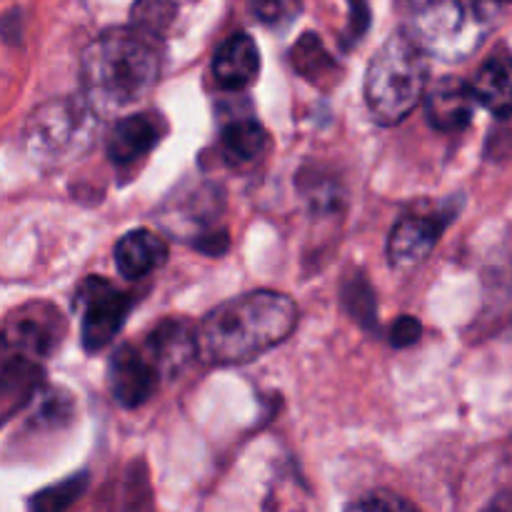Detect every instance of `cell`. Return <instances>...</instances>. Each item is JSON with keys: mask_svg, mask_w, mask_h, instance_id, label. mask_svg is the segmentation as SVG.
<instances>
[{"mask_svg": "<svg viewBox=\"0 0 512 512\" xmlns=\"http://www.w3.org/2000/svg\"><path fill=\"white\" fill-rule=\"evenodd\" d=\"M298 308L275 290H255L210 310L195 330L198 355L213 365H243L293 333Z\"/></svg>", "mask_w": 512, "mask_h": 512, "instance_id": "6da1fadb", "label": "cell"}, {"mask_svg": "<svg viewBox=\"0 0 512 512\" xmlns=\"http://www.w3.org/2000/svg\"><path fill=\"white\" fill-rule=\"evenodd\" d=\"M455 208H433L430 213H408L398 220L388 238V258L395 268L405 270L423 263L438 245L440 235L455 218Z\"/></svg>", "mask_w": 512, "mask_h": 512, "instance_id": "ba28073f", "label": "cell"}, {"mask_svg": "<svg viewBox=\"0 0 512 512\" xmlns=\"http://www.w3.org/2000/svg\"><path fill=\"white\" fill-rule=\"evenodd\" d=\"M65 335V318L53 303H25L0 320V368L35 365L58 350Z\"/></svg>", "mask_w": 512, "mask_h": 512, "instance_id": "8992f818", "label": "cell"}, {"mask_svg": "<svg viewBox=\"0 0 512 512\" xmlns=\"http://www.w3.org/2000/svg\"><path fill=\"white\" fill-rule=\"evenodd\" d=\"M345 305L350 308V313L360 320V323L370 325L375 318V300L370 293V285L365 280L355 278L350 280V285L345 288Z\"/></svg>", "mask_w": 512, "mask_h": 512, "instance_id": "603a6c76", "label": "cell"}, {"mask_svg": "<svg viewBox=\"0 0 512 512\" xmlns=\"http://www.w3.org/2000/svg\"><path fill=\"white\" fill-rule=\"evenodd\" d=\"M165 258H168V245L148 228L130 230L115 245V265H118V273L128 280L153 273L165 263Z\"/></svg>", "mask_w": 512, "mask_h": 512, "instance_id": "5bb4252c", "label": "cell"}, {"mask_svg": "<svg viewBox=\"0 0 512 512\" xmlns=\"http://www.w3.org/2000/svg\"><path fill=\"white\" fill-rule=\"evenodd\" d=\"M220 143H223L225 158L233 160V163H255L265 155L270 138L258 120L243 118L225 125Z\"/></svg>", "mask_w": 512, "mask_h": 512, "instance_id": "2e32d148", "label": "cell"}, {"mask_svg": "<svg viewBox=\"0 0 512 512\" xmlns=\"http://www.w3.org/2000/svg\"><path fill=\"white\" fill-rule=\"evenodd\" d=\"M160 140V120L158 115L135 113L125 115L115 123L113 133L108 138V155L113 163L128 165L138 158L148 155Z\"/></svg>", "mask_w": 512, "mask_h": 512, "instance_id": "4fadbf2b", "label": "cell"}, {"mask_svg": "<svg viewBox=\"0 0 512 512\" xmlns=\"http://www.w3.org/2000/svg\"><path fill=\"white\" fill-rule=\"evenodd\" d=\"M88 488V475H70L68 480L40 490L30 498V512H65Z\"/></svg>", "mask_w": 512, "mask_h": 512, "instance_id": "ffe728a7", "label": "cell"}, {"mask_svg": "<svg viewBox=\"0 0 512 512\" xmlns=\"http://www.w3.org/2000/svg\"><path fill=\"white\" fill-rule=\"evenodd\" d=\"M303 10L300 0H255V15L270 28H285Z\"/></svg>", "mask_w": 512, "mask_h": 512, "instance_id": "44dd1931", "label": "cell"}, {"mask_svg": "<svg viewBox=\"0 0 512 512\" xmlns=\"http://www.w3.org/2000/svg\"><path fill=\"white\" fill-rule=\"evenodd\" d=\"M345 512H418L408 500H403L400 495L388 493V490H375V493L363 495L360 500H355Z\"/></svg>", "mask_w": 512, "mask_h": 512, "instance_id": "7402d4cb", "label": "cell"}, {"mask_svg": "<svg viewBox=\"0 0 512 512\" xmlns=\"http://www.w3.org/2000/svg\"><path fill=\"white\" fill-rule=\"evenodd\" d=\"M350 3V23H348V40H360L370 25V10L365 0H348Z\"/></svg>", "mask_w": 512, "mask_h": 512, "instance_id": "d4e9b609", "label": "cell"}, {"mask_svg": "<svg viewBox=\"0 0 512 512\" xmlns=\"http://www.w3.org/2000/svg\"><path fill=\"white\" fill-rule=\"evenodd\" d=\"M420 333H423L420 320L413 318V315H403V318H398V323L393 325V330H390V343H393L395 348H408V345L418 343Z\"/></svg>", "mask_w": 512, "mask_h": 512, "instance_id": "cb8c5ba5", "label": "cell"}, {"mask_svg": "<svg viewBox=\"0 0 512 512\" xmlns=\"http://www.w3.org/2000/svg\"><path fill=\"white\" fill-rule=\"evenodd\" d=\"M143 353L158 370L160 378L178 375L190 360L198 355V343H195V328L188 320L170 318L163 320L153 333L148 335L143 345Z\"/></svg>", "mask_w": 512, "mask_h": 512, "instance_id": "30bf717a", "label": "cell"}, {"mask_svg": "<svg viewBox=\"0 0 512 512\" xmlns=\"http://www.w3.org/2000/svg\"><path fill=\"white\" fill-rule=\"evenodd\" d=\"M85 103L95 115H113L143 100L160 75V50L155 38L133 28H113L85 48Z\"/></svg>", "mask_w": 512, "mask_h": 512, "instance_id": "7a4b0ae2", "label": "cell"}, {"mask_svg": "<svg viewBox=\"0 0 512 512\" xmlns=\"http://www.w3.org/2000/svg\"><path fill=\"white\" fill-rule=\"evenodd\" d=\"M493 20V0H413L405 33L425 55L455 63L483 45Z\"/></svg>", "mask_w": 512, "mask_h": 512, "instance_id": "3957f363", "label": "cell"}, {"mask_svg": "<svg viewBox=\"0 0 512 512\" xmlns=\"http://www.w3.org/2000/svg\"><path fill=\"white\" fill-rule=\"evenodd\" d=\"M98 115L85 98H53L30 113L23 128V148L38 165L60 168L90 148Z\"/></svg>", "mask_w": 512, "mask_h": 512, "instance_id": "5b68a950", "label": "cell"}, {"mask_svg": "<svg viewBox=\"0 0 512 512\" xmlns=\"http://www.w3.org/2000/svg\"><path fill=\"white\" fill-rule=\"evenodd\" d=\"M78 308L83 315L80 320L83 348L88 353H98L120 333L130 308H133V300L128 293H120L108 280L95 275L80 285Z\"/></svg>", "mask_w": 512, "mask_h": 512, "instance_id": "52a82bcc", "label": "cell"}, {"mask_svg": "<svg viewBox=\"0 0 512 512\" xmlns=\"http://www.w3.org/2000/svg\"><path fill=\"white\" fill-rule=\"evenodd\" d=\"M260 73V53L248 33H235L225 40L213 58V78L223 90H245Z\"/></svg>", "mask_w": 512, "mask_h": 512, "instance_id": "7c38bea8", "label": "cell"}, {"mask_svg": "<svg viewBox=\"0 0 512 512\" xmlns=\"http://www.w3.org/2000/svg\"><path fill=\"white\" fill-rule=\"evenodd\" d=\"M428 55L405 30L390 35L365 75V100L380 125L403 123L420 103L428 83Z\"/></svg>", "mask_w": 512, "mask_h": 512, "instance_id": "277c9868", "label": "cell"}, {"mask_svg": "<svg viewBox=\"0 0 512 512\" xmlns=\"http://www.w3.org/2000/svg\"><path fill=\"white\" fill-rule=\"evenodd\" d=\"M475 103L498 118L512 115V55H493L470 83Z\"/></svg>", "mask_w": 512, "mask_h": 512, "instance_id": "9a60e30c", "label": "cell"}, {"mask_svg": "<svg viewBox=\"0 0 512 512\" xmlns=\"http://www.w3.org/2000/svg\"><path fill=\"white\" fill-rule=\"evenodd\" d=\"M175 13H178V5L173 0H135L130 10V20H133L130 28L158 40L173 25Z\"/></svg>", "mask_w": 512, "mask_h": 512, "instance_id": "d6986e66", "label": "cell"}, {"mask_svg": "<svg viewBox=\"0 0 512 512\" xmlns=\"http://www.w3.org/2000/svg\"><path fill=\"white\" fill-rule=\"evenodd\" d=\"M40 368L35 365H3L0 368V418L28 403L38 388Z\"/></svg>", "mask_w": 512, "mask_h": 512, "instance_id": "e0dca14e", "label": "cell"}, {"mask_svg": "<svg viewBox=\"0 0 512 512\" xmlns=\"http://www.w3.org/2000/svg\"><path fill=\"white\" fill-rule=\"evenodd\" d=\"M160 375L143 350L133 345H123L115 350L108 365V385L115 403L123 408H138L145 400L153 398L158 390Z\"/></svg>", "mask_w": 512, "mask_h": 512, "instance_id": "9c48e42d", "label": "cell"}, {"mask_svg": "<svg viewBox=\"0 0 512 512\" xmlns=\"http://www.w3.org/2000/svg\"><path fill=\"white\" fill-rule=\"evenodd\" d=\"M475 95L470 83L460 78H443L425 95V110H428L430 125L445 133L463 130L475 113Z\"/></svg>", "mask_w": 512, "mask_h": 512, "instance_id": "8fae6325", "label": "cell"}, {"mask_svg": "<svg viewBox=\"0 0 512 512\" xmlns=\"http://www.w3.org/2000/svg\"><path fill=\"white\" fill-rule=\"evenodd\" d=\"M293 65L303 78L313 80V83H323L325 78L335 73V60L323 45V40L315 33H305L303 38L295 43L293 48Z\"/></svg>", "mask_w": 512, "mask_h": 512, "instance_id": "ac0fdd59", "label": "cell"}, {"mask_svg": "<svg viewBox=\"0 0 512 512\" xmlns=\"http://www.w3.org/2000/svg\"><path fill=\"white\" fill-rule=\"evenodd\" d=\"M493 3H495V0H493Z\"/></svg>", "mask_w": 512, "mask_h": 512, "instance_id": "484cf974", "label": "cell"}]
</instances>
